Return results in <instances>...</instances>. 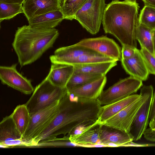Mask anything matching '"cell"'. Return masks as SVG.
Masks as SVG:
<instances>
[{
  "label": "cell",
  "mask_w": 155,
  "mask_h": 155,
  "mask_svg": "<svg viewBox=\"0 0 155 155\" xmlns=\"http://www.w3.org/2000/svg\"><path fill=\"white\" fill-rule=\"evenodd\" d=\"M101 107L97 100H81L71 97L68 92L60 100L55 117L31 146L55 140L61 134L68 136L79 126L93 123L97 119Z\"/></svg>",
  "instance_id": "obj_1"
},
{
  "label": "cell",
  "mask_w": 155,
  "mask_h": 155,
  "mask_svg": "<svg viewBox=\"0 0 155 155\" xmlns=\"http://www.w3.org/2000/svg\"><path fill=\"white\" fill-rule=\"evenodd\" d=\"M138 3L135 0H114L106 7L102 24L105 33L114 36L122 45L137 48Z\"/></svg>",
  "instance_id": "obj_2"
},
{
  "label": "cell",
  "mask_w": 155,
  "mask_h": 155,
  "mask_svg": "<svg viewBox=\"0 0 155 155\" xmlns=\"http://www.w3.org/2000/svg\"><path fill=\"white\" fill-rule=\"evenodd\" d=\"M59 35L55 28L40 29L29 25L18 27L12 45L21 67L30 64L52 47Z\"/></svg>",
  "instance_id": "obj_3"
},
{
  "label": "cell",
  "mask_w": 155,
  "mask_h": 155,
  "mask_svg": "<svg viewBox=\"0 0 155 155\" xmlns=\"http://www.w3.org/2000/svg\"><path fill=\"white\" fill-rule=\"evenodd\" d=\"M67 93L66 87L56 86L46 78L36 86L25 104L31 115L60 100Z\"/></svg>",
  "instance_id": "obj_4"
},
{
  "label": "cell",
  "mask_w": 155,
  "mask_h": 155,
  "mask_svg": "<svg viewBox=\"0 0 155 155\" xmlns=\"http://www.w3.org/2000/svg\"><path fill=\"white\" fill-rule=\"evenodd\" d=\"M105 0H88L75 13L74 19L91 34L100 30L106 8Z\"/></svg>",
  "instance_id": "obj_5"
},
{
  "label": "cell",
  "mask_w": 155,
  "mask_h": 155,
  "mask_svg": "<svg viewBox=\"0 0 155 155\" xmlns=\"http://www.w3.org/2000/svg\"><path fill=\"white\" fill-rule=\"evenodd\" d=\"M153 88L152 85L143 86L141 88L138 98L101 124L129 133L138 111Z\"/></svg>",
  "instance_id": "obj_6"
},
{
  "label": "cell",
  "mask_w": 155,
  "mask_h": 155,
  "mask_svg": "<svg viewBox=\"0 0 155 155\" xmlns=\"http://www.w3.org/2000/svg\"><path fill=\"white\" fill-rule=\"evenodd\" d=\"M60 101L31 115L28 126L22 137L26 146H31L32 141L55 117L58 111Z\"/></svg>",
  "instance_id": "obj_7"
},
{
  "label": "cell",
  "mask_w": 155,
  "mask_h": 155,
  "mask_svg": "<svg viewBox=\"0 0 155 155\" xmlns=\"http://www.w3.org/2000/svg\"><path fill=\"white\" fill-rule=\"evenodd\" d=\"M142 81L131 76L121 79L103 91L97 101L106 105L124 99L136 93L143 86Z\"/></svg>",
  "instance_id": "obj_8"
},
{
  "label": "cell",
  "mask_w": 155,
  "mask_h": 155,
  "mask_svg": "<svg viewBox=\"0 0 155 155\" xmlns=\"http://www.w3.org/2000/svg\"><path fill=\"white\" fill-rule=\"evenodd\" d=\"M75 44L117 61L121 60L120 48L113 39L106 36L84 39Z\"/></svg>",
  "instance_id": "obj_9"
},
{
  "label": "cell",
  "mask_w": 155,
  "mask_h": 155,
  "mask_svg": "<svg viewBox=\"0 0 155 155\" xmlns=\"http://www.w3.org/2000/svg\"><path fill=\"white\" fill-rule=\"evenodd\" d=\"M17 65L15 64L11 66H0L1 82L23 94H30L33 92L34 89L31 81L17 71Z\"/></svg>",
  "instance_id": "obj_10"
},
{
  "label": "cell",
  "mask_w": 155,
  "mask_h": 155,
  "mask_svg": "<svg viewBox=\"0 0 155 155\" xmlns=\"http://www.w3.org/2000/svg\"><path fill=\"white\" fill-rule=\"evenodd\" d=\"M153 91V88L139 109L131 125L129 133L133 137V141H136L140 140L147 128L149 121Z\"/></svg>",
  "instance_id": "obj_11"
},
{
  "label": "cell",
  "mask_w": 155,
  "mask_h": 155,
  "mask_svg": "<svg viewBox=\"0 0 155 155\" xmlns=\"http://www.w3.org/2000/svg\"><path fill=\"white\" fill-rule=\"evenodd\" d=\"M106 76H101L92 81L68 91L72 97L84 101H94L100 96L106 84Z\"/></svg>",
  "instance_id": "obj_12"
},
{
  "label": "cell",
  "mask_w": 155,
  "mask_h": 155,
  "mask_svg": "<svg viewBox=\"0 0 155 155\" xmlns=\"http://www.w3.org/2000/svg\"><path fill=\"white\" fill-rule=\"evenodd\" d=\"M0 145L5 148L25 146L11 115L4 117L0 123Z\"/></svg>",
  "instance_id": "obj_13"
},
{
  "label": "cell",
  "mask_w": 155,
  "mask_h": 155,
  "mask_svg": "<svg viewBox=\"0 0 155 155\" xmlns=\"http://www.w3.org/2000/svg\"><path fill=\"white\" fill-rule=\"evenodd\" d=\"M100 144L108 147L125 146L133 141L129 133L101 124L99 132Z\"/></svg>",
  "instance_id": "obj_14"
},
{
  "label": "cell",
  "mask_w": 155,
  "mask_h": 155,
  "mask_svg": "<svg viewBox=\"0 0 155 155\" xmlns=\"http://www.w3.org/2000/svg\"><path fill=\"white\" fill-rule=\"evenodd\" d=\"M23 13L27 19L60 10L59 0H25Z\"/></svg>",
  "instance_id": "obj_15"
},
{
  "label": "cell",
  "mask_w": 155,
  "mask_h": 155,
  "mask_svg": "<svg viewBox=\"0 0 155 155\" xmlns=\"http://www.w3.org/2000/svg\"><path fill=\"white\" fill-rule=\"evenodd\" d=\"M101 124L97 120L86 127L81 133L67 136L69 141L79 147H91L100 144L99 132ZM67 137V136H66Z\"/></svg>",
  "instance_id": "obj_16"
},
{
  "label": "cell",
  "mask_w": 155,
  "mask_h": 155,
  "mask_svg": "<svg viewBox=\"0 0 155 155\" xmlns=\"http://www.w3.org/2000/svg\"><path fill=\"white\" fill-rule=\"evenodd\" d=\"M120 61L123 68L130 76L142 81L148 79L149 73L140 50L137 48L133 57L121 59Z\"/></svg>",
  "instance_id": "obj_17"
},
{
  "label": "cell",
  "mask_w": 155,
  "mask_h": 155,
  "mask_svg": "<svg viewBox=\"0 0 155 155\" xmlns=\"http://www.w3.org/2000/svg\"><path fill=\"white\" fill-rule=\"evenodd\" d=\"M94 52H95L75 44L57 49L49 58L51 63L68 64L71 61L81 55Z\"/></svg>",
  "instance_id": "obj_18"
},
{
  "label": "cell",
  "mask_w": 155,
  "mask_h": 155,
  "mask_svg": "<svg viewBox=\"0 0 155 155\" xmlns=\"http://www.w3.org/2000/svg\"><path fill=\"white\" fill-rule=\"evenodd\" d=\"M51 63L49 72L46 78L56 86L66 87L74 73V66L61 63Z\"/></svg>",
  "instance_id": "obj_19"
},
{
  "label": "cell",
  "mask_w": 155,
  "mask_h": 155,
  "mask_svg": "<svg viewBox=\"0 0 155 155\" xmlns=\"http://www.w3.org/2000/svg\"><path fill=\"white\" fill-rule=\"evenodd\" d=\"M64 19L60 10L51 12L28 19L30 27L40 29L54 28Z\"/></svg>",
  "instance_id": "obj_20"
},
{
  "label": "cell",
  "mask_w": 155,
  "mask_h": 155,
  "mask_svg": "<svg viewBox=\"0 0 155 155\" xmlns=\"http://www.w3.org/2000/svg\"><path fill=\"white\" fill-rule=\"evenodd\" d=\"M140 94H132L116 102L101 106L97 121L101 124L137 99Z\"/></svg>",
  "instance_id": "obj_21"
},
{
  "label": "cell",
  "mask_w": 155,
  "mask_h": 155,
  "mask_svg": "<svg viewBox=\"0 0 155 155\" xmlns=\"http://www.w3.org/2000/svg\"><path fill=\"white\" fill-rule=\"evenodd\" d=\"M117 62L116 61L104 62L74 66V72L106 76L111 68L117 65Z\"/></svg>",
  "instance_id": "obj_22"
},
{
  "label": "cell",
  "mask_w": 155,
  "mask_h": 155,
  "mask_svg": "<svg viewBox=\"0 0 155 155\" xmlns=\"http://www.w3.org/2000/svg\"><path fill=\"white\" fill-rule=\"evenodd\" d=\"M11 115L23 137L28 127L31 118L30 114L25 104L17 106Z\"/></svg>",
  "instance_id": "obj_23"
},
{
  "label": "cell",
  "mask_w": 155,
  "mask_h": 155,
  "mask_svg": "<svg viewBox=\"0 0 155 155\" xmlns=\"http://www.w3.org/2000/svg\"><path fill=\"white\" fill-rule=\"evenodd\" d=\"M153 31V29L138 23L136 29V38L140 47L144 48L154 54Z\"/></svg>",
  "instance_id": "obj_24"
},
{
  "label": "cell",
  "mask_w": 155,
  "mask_h": 155,
  "mask_svg": "<svg viewBox=\"0 0 155 155\" xmlns=\"http://www.w3.org/2000/svg\"><path fill=\"white\" fill-rule=\"evenodd\" d=\"M64 19L72 20L77 11L88 0H59Z\"/></svg>",
  "instance_id": "obj_25"
},
{
  "label": "cell",
  "mask_w": 155,
  "mask_h": 155,
  "mask_svg": "<svg viewBox=\"0 0 155 155\" xmlns=\"http://www.w3.org/2000/svg\"><path fill=\"white\" fill-rule=\"evenodd\" d=\"M103 76L87 73L74 72L66 86L68 91L92 81Z\"/></svg>",
  "instance_id": "obj_26"
},
{
  "label": "cell",
  "mask_w": 155,
  "mask_h": 155,
  "mask_svg": "<svg viewBox=\"0 0 155 155\" xmlns=\"http://www.w3.org/2000/svg\"><path fill=\"white\" fill-rule=\"evenodd\" d=\"M23 4L0 2V21L12 18L23 13Z\"/></svg>",
  "instance_id": "obj_27"
},
{
  "label": "cell",
  "mask_w": 155,
  "mask_h": 155,
  "mask_svg": "<svg viewBox=\"0 0 155 155\" xmlns=\"http://www.w3.org/2000/svg\"><path fill=\"white\" fill-rule=\"evenodd\" d=\"M138 19L139 24L155 29V7L145 5L140 12Z\"/></svg>",
  "instance_id": "obj_28"
},
{
  "label": "cell",
  "mask_w": 155,
  "mask_h": 155,
  "mask_svg": "<svg viewBox=\"0 0 155 155\" xmlns=\"http://www.w3.org/2000/svg\"><path fill=\"white\" fill-rule=\"evenodd\" d=\"M140 50L149 74L155 75V55L143 47Z\"/></svg>",
  "instance_id": "obj_29"
},
{
  "label": "cell",
  "mask_w": 155,
  "mask_h": 155,
  "mask_svg": "<svg viewBox=\"0 0 155 155\" xmlns=\"http://www.w3.org/2000/svg\"><path fill=\"white\" fill-rule=\"evenodd\" d=\"M137 48L126 45H122L121 59H127L133 57Z\"/></svg>",
  "instance_id": "obj_30"
},
{
  "label": "cell",
  "mask_w": 155,
  "mask_h": 155,
  "mask_svg": "<svg viewBox=\"0 0 155 155\" xmlns=\"http://www.w3.org/2000/svg\"><path fill=\"white\" fill-rule=\"evenodd\" d=\"M143 135L145 139L147 140L155 142V128L151 129L150 127L147 128Z\"/></svg>",
  "instance_id": "obj_31"
},
{
  "label": "cell",
  "mask_w": 155,
  "mask_h": 155,
  "mask_svg": "<svg viewBox=\"0 0 155 155\" xmlns=\"http://www.w3.org/2000/svg\"><path fill=\"white\" fill-rule=\"evenodd\" d=\"M155 117V92L153 94L151 105V106L150 116L149 121L153 120Z\"/></svg>",
  "instance_id": "obj_32"
},
{
  "label": "cell",
  "mask_w": 155,
  "mask_h": 155,
  "mask_svg": "<svg viewBox=\"0 0 155 155\" xmlns=\"http://www.w3.org/2000/svg\"><path fill=\"white\" fill-rule=\"evenodd\" d=\"M25 0H0V2L5 3L23 4Z\"/></svg>",
  "instance_id": "obj_33"
},
{
  "label": "cell",
  "mask_w": 155,
  "mask_h": 155,
  "mask_svg": "<svg viewBox=\"0 0 155 155\" xmlns=\"http://www.w3.org/2000/svg\"><path fill=\"white\" fill-rule=\"evenodd\" d=\"M145 5L155 7V0H142Z\"/></svg>",
  "instance_id": "obj_34"
},
{
  "label": "cell",
  "mask_w": 155,
  "mask_h": 155,
  "mask_svg": "<svg viewBox=\"0 0 155 155\" xmlns=\"http://www.w3.org/2000/svg\"><path fill=\"white\" fill-rule=\"evenodd\" d=\"M149 125V127L150 128H155V117L153 120L150 121Z\"/></svg>",
  "instance_id": "obj_35"
},
{
  "label": "cell",
  "mask_w": 155,
  "mask_h": 155,
  "mask_svg": "<svg viewBox=\"0 0 155 155\" xmlns=\"http://www.w3.org/2000/svg\"><path fill=\"white\" fill-rule=\"evenodd\" d=\"M153 44L154 54L155 55V29L153 30Z\"/></svg>",
  "instance_id": "obj_36"
},
{
  "label": "cell",
  "mask_w": 155,
  "mask_h": 155,
  "mask_svg": "<svg viewBox=\"0 0 155 155\" xmlns=\"http://www.w3.org/2000/svg\"></svg>",
  "instance_id": "obj_37"
}]
</instances>
